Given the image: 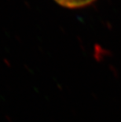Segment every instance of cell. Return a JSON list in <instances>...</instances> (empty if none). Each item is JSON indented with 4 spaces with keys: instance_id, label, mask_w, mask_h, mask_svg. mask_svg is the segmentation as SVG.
I'll use <instances>...</instances> for the list:
<instances>
[{
    "instance_id": "cell-1",
    "label": "cell",
    "mask_w": 121,
    "mask_h": 122,
    "mask_svg": "<svg viewBox=\"0 0 121 122\" xmlns=\"http://www.w3.org/2000/svg\"><path fill=\"white\" fill-rule=\"evenodd\" d=\"M59 5L66 8H81L91 4L95 0H54Z\"/></svg>"
}]
</instances>
